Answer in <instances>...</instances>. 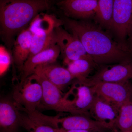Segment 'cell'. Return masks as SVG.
Wrapping results in <instances>:
<instances>
[{
	"label": "cell",
	"instance_id": "1",
	"mask_svg": "<svg viewBox=\"0 0 132 132\" xmlns=\"http://www.w3.org/2000/svg\"><path fill=\"white\" fill-rule=\"evenodd\" d=\"M61 20L62 25L78 37L88 55L97 65L130 61L131 52L127 47L114 40L97 24L68 17Z\"/></svg>",
	"mask_w": 132,
	"mask_h": 132
},
{
	"label": "cell",
	"instance_id": "2",
	"mask_svg": "<svg viewBox=\"0 0 132 132\" xmlns=\"http://www.w3.org/2000/svg\"><path fill=\"white\" fill-rule=\"evenodd\" d=\"M51 6V0H0L1 35L9 50L13 46L16 35Z\"/></svg>",
	"mask_w": 132,
	"mask_h": 132
},
{
	"label": "cell",
	"instance_id": "3",
	"mask_svg": "<svg viewBox=\"0 0 132 132\" xmlns=\"http://www.w3.org/2000/svg\"><path fill=\"white\" fill-rule=\"evenodd\" d=\"M59 24H62L61 20L50 15L40 13L35 17L28 27L33 34L28 59L56 44L55 28Z\"/></svg>",
	"mask_w": 132,
	"mask_h": 132
},
{
	"label": "cell",
	"instance_id": "4",
	"mask_svg": "<svg viewBox=\"0 0 132 132\" xmlns=\"http://www.w3.org/2000/svg\"><path fill=\"white\" fill-rule=\"evenodd\" d=\"M42 98L41 86L29 77L16 85L13 92V101L20 110L25 112L38 110Z\"/></svg>",
	"mask_w": 132,
	"mask_h": 132
},
{
	"label": "cell",
	"instance_id": "5",
	"mask_svg": "<svg viewBox=\"0 0 132 132\" xmlns=\"http://www.w3.org/2000/svg\"><path fill=\"white\" fill-rule=\"evenodd\" d=\"M29 78L39 82L42 87V100L39 109L72 113L69 101L65 95L62 96L61 90L49 81L42 73L35 71Z\"/></svg>",
	"mask_w": 132,
	"mask_h": 132
},
{
	"label": "cell",
	"instance_id": "6",
	"mask_svg": "<svg viewBox=\"0 0 132 132\" xmlns=\"http://www.w3.org/2000/svg\"><path fill=\"white\" fill-rule=\"evenodd\" d=\"M132 27V0H114L110 31L121 45L127 46L125 39L129 35Z\"/></svg>",
	"mask_w": 132,
	"mask_h": 132
},
{
	"label": "cell",
	"instance_id": "7",
	"mask_svg": "<svg viewBox=\"0 0 132 132\" xmlns=\"http://www.w3.org/2000/svg\"><path fill=\"white\" fill-rule=\"evenodd\" d=\"M90 86L95 94L119 108L132 100V85L129 81L98 82Z\"/></svg>",
	"mask_w": 132,
	"mask_h": 132
},
{
	"label": "cell",
	"instance_id": "8",
	"mask_svg": "<svg viewBox=\"0 0 132 132\" xmlns=\"http://www.w3.org/2000/svg\"><path fill=\"white\" fill-rule=\"evenodd\" d=\"M59 24L55 28V40L59 46L64 62H69L88 55L82 43L75 35L69 33Z\"/></svg>",
	"mask_w": 132,
	"mask_h": 132
},
{
	"label": "cell",
	"instance_id": "9",
	"mask_svg": "<svg viewBox=\"0 0 132 132\" xmlns=\"http://www.w3.org/2000/svg\"><path fill=\"white\" fill-rule=\"evenodd\" d=\"M52 126L55 129L83 130L93 132H108L112 130L89 116L82 114L61 118L60 115L53 116Z\"/></svg>",
	"mask_w": 132,
	"mask_h": 132
},
{
	"label": "cell",
	"instance_id": "10",
	"mask_svg": "<svg viewBox=\"0 0 132 132\" xmlns=\"http://www.w3.org/2000/svg\"><path fill=\"white\" fill-rule=\"evenodd\" d=\"M132 79V62L128 61L101 69L82 84L91 86L98 82L123 83Z\"/></svg>",
	"mask_w": 132,
	"mask_h": 132
},
{
	"label": "cell",
	"instance_id": "11",
	"mask_svg": "<svg viewBox=\"0 0 132 132\" xmlns=\"http://www.w3.org/2000/svg\"><path fill=\"white\" fill-rule=\"evenodd\" d=\"M119 111L118 107L95 94L89 113L93 119L114 131L117 128Z\"/></svg>",
	"mask_w": 132,
	"mask_h": 132
},
{
	"label": "cell",
	"instance_id": "12",
	"mask_svg": "<svg viewBox=\"0 0 132 132\" xmlns=\"http://www.w3.org/2000/svg\"><path fill=\"white\" fill-rule=\"evenodd\" d=\"M98 0H63L58 6L68 17L81 19L94 17Z\"/></svg>",
	"mask_w": 132,
	"mask_h": 132
},
{
	"label": "cell",
	"instance_id": "13",
	"mask_svg": "<svg viewBox=\"0 0 132 132\" xmlns=\"http://www.w3.org/2000/svg\"><path fill=\"white\" fill-rule=\"evenodd\" d=\"M61 54L59 46L54 44L27 59L20 72V81L32 75L39 66L55 63Z\"/></svg>",
	"mask_w": 132,
	"mask_h": 132
},
{
	"label": "cell",
	"instance_id": "14",
	"mask_svg": "<svg viewBox=\"0 0 132 132\" xmlns=\"http://www.w3.org/2000/svg\"><path fill=\"white\" fill-rule=\"evenodd\" d=\"M19 109L13 101L1 99L0 128L1 132H16L20 126Z\"/></svg>",
	"mask_w": 132,
	"mask_h": 132
},
{
	"label": "cell",
	"instance_id": "15",
	"mask_svg": "<svg viewBox=\"0 0 132 132\" xmlns=\"http://www.w3.org/2000/svg\"><path fill=\"white\" fill-rule=\"evenodd\" d=\"M78 82L73 86L76 91L73 98L69 99L75 114H82L90 117L89 111L95 94L90 86Z\"/></svg>",
	"mask_w": 132,
	"mask_h": 132
},
{
	"label": "cell",
	"instance_id": "16",
	"mask_svg": "<svg viewBox=\"0 0 132 132\" xmlns=\"http://www.w3.org/2000/svg\"><path fill=\"white\" fill-rule=\"evenodd\" d=\"M35 71L42 73L62 92L74 79L67 68L56 65L54 63L39 66L36 69L34 72Z\"/></svg>",
	"mask_w": 132,
	"mask_h": 132
},
{
	"label": "cell",
	"instance_id": "17",
	"mask_svg": "<svg viewBox=\"0 0 132 132\" xmlns=\"http://www.w3.org/2000/svg\"><path fill=\"white\" fill-rule=\"evenodd\" d=\"M32 36L28 28L19 33L15 41L13 46L14 62L20 71L30 54Z\"/></svg>",
	"mask_w": 132,
	"mask_h": 132
},
{
	"label": "cell",
	"instance_id": "18",
	"mask_svg": "<svg viewBox=\"0 0 132 132\" xmlns=\"http://www.w3.org/2000/svg\"><path fill=\"white\" fill-rule=\"evenodd\" d=\"M67 69L74 79L78 82H84L97 65L89 55L73 61L67 64Z\"/></svg>",
	"mask_w": 132,
	"mask_h": 132
},
{
	"label": "cell",
	"instance_id": "19",
	"mask_svg": "<svg viewBox=\"0 0 132 132\" xmlns=\"http://www.w3.org/2000/svg\"><path fill=\"white\" fill-rule=\"evenodd\" d=\"M114 0H98L94 20L102 29L111 30L113 11Z\"/></svg>",
	"mask_w": 132,
	"mask_h": 132
},
{
	"label": "cell",
	"instance_id": "20",
	"mask_svg": "<svg viewBox=\"0 0 132 132\" xmlns=\"http://www.w3.org/2000/svg\"><path fill=\"white\" fill-rule=\"evenodd\" d=\"M117 128L121 132H132V100L119 108Z\"/></svg>",
	"mask_w": 132,
	"mask_h": 132
},
{
	"label": "cell",
	"instance_id": "21",
	"mask_svg": "<svg viewBox=\"0 0 132 132\" xmlns=\"http://www.w3.org/2000/svg\"><path fill=\"white\" fill-rule=\"evenodd\" d=\"M19 117L20 126L28 132H56L54 128L33 120L26 113L20 109Z\"/></svg>",
	"mask_w": 132,
	"mask_h": 132
},
{
	"label": "cell",
	"instance_id": "22",
	"mask_svg": "<svg viewBox=\"0 0 132 132\" xmlns=\"http://www.w3.org/2000/svg\"><path fill=\"white\" fill-rule=\"evenodd\" d=\"M11 56L7 50L2 46L0 47V74L2 76L7 71L11 64Z\"/></svg>",
	"mask_w": 132,
	"mask_h": 132
},
{
	"label": "cell",
	"instance_id": "23",
	"mask_svg": "<svg viewBox=\"0 0 132 132\" xmlns=\"http://www.w3.org/2000/svg\"><path fill=\"white\" fill-rule=\"evenodd\" d=\"M56 132H93L83 130H65L63 129H55Z\"/></svg>",
	"mask_w": 132,
	"mask_h": 132
},
{
	"label": "cell",
	"instance_id": "24",
	"mask_svg": "<svg viewBox=\"0 0 132 132\" xmlns=\"http://www.w3.org/2000/svg\"><path fill=\"white\" fill-rule=\"evenodd\" d=\"M129 35L130 36V39H131V42L132 43V27L131 28V30H130V32L129 33Z\"/></svg>",
	"mask_w": 132,
	"mask_h": 132
}]
</instances>
